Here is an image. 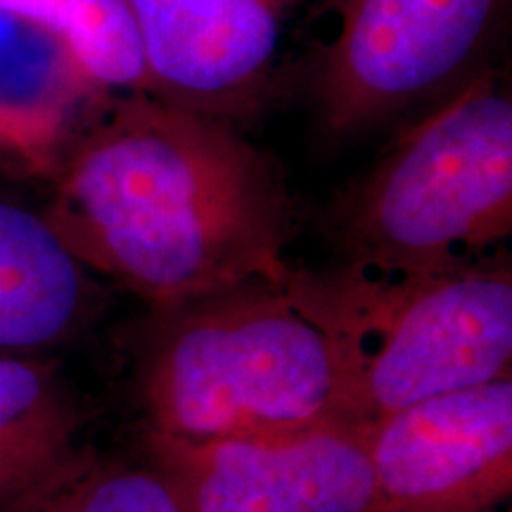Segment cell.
I'll return each mask as SVG.
<instances>
[{"mask_svg": "<svg viewBox=\"0 0 512 512\" xmlns=\"http://www.w3.org/2000/svg\"><path fill=\"white\" fill-rule=\"evenodd\" d=\"M93 411L60 356L0 354V512L86 444Z\"/></svg>", "mask_w": 512, "mask_h": 512, "instance_id": "11", "label": "cell"}, {"mask_svg": "<svg viewBox=\"0 0 512 512\" xmlns=\"http://www.w3.org/2000/svg\"><path fill=\"white\" fill-rule=\"evenodd\" d=\"M95 95L53 31L0 5V155L55 169L57 143Z\"/></svg>", "mask_w": 512, "mask_h": 512, "instance_id": "10", "label": "cell"}, {"mask_svg": "<svg viewBox=\"0 0 512 512\" xmlns=\"http://www.w3.org/2000/svg\"><path fill=\"white\" fill-rule=\"evenodd\" d=\"M283 287L335 342L363 422L512 377L508 252L439 271L347 261L323 271L290 268Z\"/></svg>", "mask_w": 512, "mask_h": 512, "instance_id": "3", "label": "cell"}, {"mask_svg": "<svg viewBox=\"0 0 512 512\" xmlns=\"http://www.w3.org/2000/svg\"><path fill=\"white\" fill-rule=\"evenodd\" d=\"M8 512H185L147 463L107 456L83 444Z\"/></svg>", "mask_w": 512, "mask_h": 512, "instance_id": "13", "label": "cell"}, {"mask_svg": "<svg viewBox=\"0 0 512 512\" xmlns=\"http://www.w3.org/2000/svg\"><path fill=\"white\" fill-rule=\"evenodd\" d=\"M145 434L219 441L356 418L335 342L283 283L249 280L147 309L128 337Z\"/></svg>", "mask_w": 512, "mask_h": 512, "instance_id": "2", "label": "cell"}, {"mask_svg": "<svg viewBox=\"0 0 512 512\" xmlns=\"http://www.w3.org/2000/svg\"><path fill=\"white\" fill-rule=\"evenodd\" d=\"M339 261L439 271L508 252L512 95L501 69L467 76L399 133L332 214Z\"/></svg>", "mask_w": 512, "mask_h": 512, "instance_id": "4", "label": "cell"}, {"mask_svg": "<svg viewBox=\"0 0 512 512\" xmlns=\"http://www.w3.org/2000/svg\"><path fill=\"white\" fill-rule=\"evenodd\" d=\"M496 512H501V510H496Z\"/></svg>", "mask_w": 512, "mask_h": 512, "instance_id": "14", "label": "cell"}, {"mask_svg": "<svg viewBox=\"0 0 512 512\" xmlns=\"http://www.w3.org/2000/svg\"><path fill=\"white\" fill-rule=\"evenodd\" d=\"M0 5L53 31L83 79L105 98L155 95L128 0H0Z\"/></svg>", "mask_w": 512, "mask_h": 512, "instance_id": "12", "label": "cell"}, {"mask_svg": "<svg viewBox=\"0 0 512 512\" xmlns=\"http://www.w3.org/2000/svg\"><path fill=\"white\" fill-rule=\"evenodd\" d=\"M375 512H496L512 494V377L368 422Z\"/></svg>", "mask_w": 512, "mask_h": 512, "instance_id": "8", "label": "cell"}, {"mask_svg": "<svg viewBox=\"0 0 512 512\" xmlns=\"http://www.w3.org/2000/svg\"><path fill=\"white\" fill-rule=\"evenodd\" d=\"M152 93L238 126L316 64L337 0H128Z\"/></svg>", "mask_w": 512, "mask_h": 512, "instance_id": "5", "label": "cell"}, {"mask_svg": "<svg viewBox=\"0 0 512 512\" xmlns=\"http://www.w3.org/2000/svg\"><path fill=\"white\" fill-rule=\"evenodd\" d=\"M50 226L98 278L147 306L249 280L285 283L294 207L238 126L150 93L105 102L57 164Z\"/></svg>", "mask_w": 512, "mask_h": 512, "instance_id": "1", "label": "cell"}, {"mask_svg": "<svg viewBox=\"0 0 512 512\" xmlns=\"http://www.w3.org/2000/svg\"><path fill=\"white\" fill-rule=\"evenodd\" d=\"M110 290L43 211L0 197V354L57 356L105 316Z\"/></svg>", "mask_w": 512, "mask_h": 512, "instance_id": "9", "label": "cell"}, {"mask_svg": "<svg viewBox=\"0 0 512 512\" xmlns=\"http://www.w3.org/2000/svg\"><path fill=\"white\" fill-rule=\"evenodd\" d=\"M505 0H337L313 64L332 136H356L408 107L451 93L475 67Z\"/></svg>", "mask_w": 512, "mask_h": 512, "instance_id": "6", "label": "cell"}, {"mask_svg": "<svg viewBox=\"0 0 512 512\" xmlns=\"http://www.w3.org/2000/svg\"><path fill=\"white\" fill-rule=\"evenodd\" d=\"M143 444L185 512H375L368 422L204 444L145 434Z\"/></svg>", "mask_w": 512, "mask_h": 512, "instance_id": "7", "label": "cell"}]
</instances>
